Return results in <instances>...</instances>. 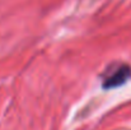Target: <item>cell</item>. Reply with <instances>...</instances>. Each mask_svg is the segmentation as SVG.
<instances>
[{
    "label": "cell",
    "mask_w": 131,
    "mask_h": 130,
    "mask_svg": "<svg viewBox=\"0 0 131 130\" xmlns=\"http://www.w3.org/2000/svg\"><path fill=\"white\" fill-rule=\"evenodd\" d=\"M131 77V68L126 64L116 65L112 70H108L107 77L103 79V88L110 89L115 87L122 86L127 82V79Z\"/></svg>",
    "instance_id": "6da1fadb"
}]
</instances>
